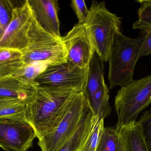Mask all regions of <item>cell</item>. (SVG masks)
Returning a JSON list of instances; mask_svg holds the SVG:
<instances>
[{"label": "cell", "mask_w": 151, "mask_h": 151, "mask_svg": "<svg viewBox=\"0 0 151 151\" xmlns=\"http://www.w3.org/2000/svg\"><path fill=\"white\" fill-rule=\"evenodd\" d=\"M79 92L72 89L38 86L35 99L26 106V118L39 140L56 126L66 113L72 98Z\"/></svg>", "instance_id": "6da1fadb"}, {"label": "cell", "mask_w": 151, "mask_h": 151, "mask_svg": "<svg viewBox=\"0 0 151 151\" xmlns=\"http://www.w3.org/2000/svg\"><path fill=\"white\" fill-rule=\"evenodd\" d=\"M145 33L131 38L121 32L116 34L108 59V78L110 89L122 87L133 80L134 71L140 57Z\"/></svg>", "instance_id": "7a4b0ae2"}, {"label": "cell", "mask_w": 151, "mask_h": 151, "mask_svg": "<svg viewBox=\"0 0 151 151\" xmlns=\"http://www.w3.org/2000/svg\"><path fill=\"white\" fill-rule=\"evenodd\" d=\"M122 18L109 11L104 2L92 1L84 24L95 53L103 62L108 61L116 34L121 32Z\"/></svg>", "instance_id": "3957f363"}, {"label": "cell", "mask_w": 151, "mask_h": 151, "mask_svg": "<svg viewBox=\"0 0 151 151\" xmlns=\"http://www.w3.org/2000/svg\"><path fill=\"white\" fill-rule=\"evenodd\" d=\"M151 103V74L121 87L114 99L118 119L116 131L119 133L122 128L136 121Z\"/></svg>", "instance_id": "277c9868"}, {"label": "cell", "mask_w": 151, "mask_h": 151, "mask_svg": "<svg viewBox=\"0 0 151 151\" xmlns=\"http://www.w3.org/2000/svg\"><path fill=\"white\" fill-rule=\"evenodd\" d=\"M22 52L26 64L42 63L52 66L67 62L62 36L46 32L34 17L28 34V44Z\"/></svg>", "instance_id": "5b68a950"}, {"label": "cell", "mask_w": 151, "mask_h": 151, "mask_svg": "<svg viewBox=\"0 0 151 151\" xmlns=\"http://www.w3.org/2000/svg\"><path fill=\"white\" fill-rule=\"evenodd\" d=\"M87 105L82 91L75 94L61 121L39 140L42 151H57L65 143L79 126Z\"/></svg>", "instance_id": "8992f818"}, {"label": "cell", "mask_w": 151, "mask_h": 151, "mask_svg": "<svg viewBox=\"0 0 151 151\" xmlns=\"http://www.w3.org/2000/svg\"><path fill=\"white\" fill-rule=\"evenodd\" d=\"M87 68H80L68 61L49 66L34 82L39 87L72 89L82 91L86 82Z\"/></svg>", "instance_id": "52a82bcc"}, {"label": "cell", "mask_w": 151, "mask_h": 151, "mask_svg": "<svg viewBox=\"0 0 151 151\" xmlns=\"http://www.w3.org/2000/svg\"><path fill=\"white\" fill-rule=\"evenodd\" d=\"M33 19L28 0L15 7L12 20L0 38V48L21 51L24 50L28 44V34Z\"/></svg>", "instance_id": "ba28073f"}, {"label": "cell", "mask_w": 151, "mask_h": 151, "mask_svg": "<svg viewBox=\"0 0 151 151\" xmlns=\"http://www.w3.org/2000/svg\"><path fill=\"white\" fill-rule=\"evenodd\" d=\"M62 38L67 61L80 68H87L95 51L84 23L76 24Z\"/></svg>", "instance_id": "9c48e42d"}, {"label": "cell", "mask_w": 151, "mask_h": 151, "mask_svg": "<svg viewBox=\"0 0 151 151\" xmlns=\"http://www.w3.org/2000/svg\"><path fill=\"white\" fill-rule=\"evenodd\" d=\"M35 137L36 133L30 123L0 119V147L4 151H28Z\"/></svg>", "instance_id": "30bf717a"}, {"label": "cell", "mask_w": 151, "mask_h": 151, "mask_svg": "<svg viewBox=\"0 0 151 151\" xmlns=\"http://www.w3.org/2000/svg\"><path fill=\"white\" fill-rule=\"evenodd\" d=\"M38 85L16 76L0 79V101L14 100L26 105L32 103L37 95Z\"/></svg>", "instance_id": "8fae6325"}, {"label": "cell", "mask_w": 151, "mask_h": 151, "mask_svg": "<svg viewBox=\"0 0 151 151\" xmlns=\"http://www.w3.org/2000/svg\"><path fill=\"white\" fill-rule=\"evenodd\" d=\"M33 17L40 26L49 33L61 36L57 0H28Z\"/></svg>", "instance_id": "7c38bea8"}, {"label": "cell", "mask_w": 151, "mask_h": 151, "mask_svg": "<svg viewBox=\"0 0 151 151\" xmlns=\"http://www.w3.org/2000/svg\"><path fill=\"white\" fill-rule=\"evenodd\" d=\"M92 118V112L87 105L79 126L71 136L57 151H77L86 140L90 131Z\"/></svg>", "instance_id": "4fadbf2b"}, {"label": "cell", "mask_w": 151, "mask_h": 151, "mask_svg": "<svg viewBox=\"0 0 151 151\" xmlns=\"http://www.w3.org/2000/svg\"><path fill=\"white\" fill-rule=\"evenodd\" d=\"M124 151H149L141 126L137 121L121 129Z\"/></svg>", "instance_id": "5bb4252c"}, {"label": "cell", "mask_w": 151, "mask_h": 151, "mask_svg": "<svg viewBox=\"0 0 151 151\" xmlns=\"http://www.w3.org/2000/svg\"><path fill=\"white\" fill-rule=\"evenodd\" d=\"M24 64L22 51L0 48V79L13 76Z\"/></svg>", "instance_id": "9a60e30c"}, {"label": "cell", "mask_w": 151, "mask_h": 151, "mask_svg": "<svg viewBox=\"0 0 151 151\" xmlns=\"http://www.w3.org/2000/svg\"><path fill=\"white\" fill-rule=\"evenodd\" d=\"M95 151H124L119 133L114 128L104 127Z\"/></svg>", "instance_id": "2e32d148"}, {"label": "cell", "mask_w": 151, "mask_h": 151, "mask_svg": "<svg viewBox=\"0 0 151 151\" xmlns=\"http://www.w3.org/2000/svg\"><path fill=\"white\" fill-rule=\"evenodd\" d=\"M0 119L28 122L26 118V105L14 100L0 101Z\"/></svg>", "instance_id": "e0dca14e"}, {"label": "cell", "mask_w": 151, "mask_h": 151, "mask_svg": "<svg viewBox=\"0 0 151 151\" xmlns=\"http://www.w3.org/2000/svg\"><path fill=\"white\" fill-rule=\"evenodd\" d=\"M104 127V120L93 116L91 129L86 140L77 151H95Z\"/></svg>", "instance_id": "ac0fdd59"}, {"label": "cell", "mask_w": 151, "mask_h": 151, "mask_svg": "<svg viewBox=\"0 0 151 151\" xmlns=\"http://www.w3.org/2000/svg\"><path fill=\"white\" fill-rule=\"evenodd\" d=\"M136 1L141 5L137 11L138 20L134 23L133 28L142 30L146 33L151 29V4L145 0Z\"/></svg>", "instance_id": "d6986e66"}, {"label": "cell", "mask_w": 151, "mask_h": 151, "mask_svg": "<svg viewBox=\"0 0 151 151\" xmlns=\"http://www.w3.org/2000/svg\"><path fill=\"white\" fill-rule=\"evenodd\" d=\"M49 66L42 63H35L26 64L22 66L13 76L21 78L29 82H34L35 80Z\"/></svg>", "instance_id": "ffe728a7"}, {"label": "cell", "mask_w": 151, "mask_h": 151, "mask_svg": "<svg viewBox=\"0 0 151 151\" xmlns=\"http://www.w3.org/2000/svg\"><path fill=\"white\" fill-rule=\"evenodd\" d=\"M15 8L11 1L0 0V38L12 20Z\"/></svg>", "instance_id": "44dd1931"}, {"label": "cell", "mask_w": 151, "mask_h": 151, "mask_svg": "<svg viewBox=\"0 0 151 151\" xmlns=\"http://www.w3.org/2000/svg\"><path fill=\"white\" fill-rule=\"evenodd\" d=\"M137 121L141 126L148 150L151 151V108L145 111Z\"/></svg>", "instance_id": "7402d4cb"}, {"label": "cell", "mask_w": 151, "mask_h": 151, "mask_svg": "<svg viewBox=\"0 0 151 151\" xmlns=\"http://www.w3.org/2000/svg\"><path fill=\"white\" fill-rule=\"evenodd\" d=\"M71 6L79 20V23H85L88 15L89 10L83 0H72Z\"/></svg>", "instance_id": "603a6c76"}, {"label": "cell", "mask_w": 151, "mask_h": 151, "mask_svg": "<svg viewBox=\"0 0 151 151\" xmlns=\"http://www.w3.org/2000/svg\"><path fill=\"white\" fill-rule=\"evenodd\" d=\"M151 54V29L145 33L140 51V57Z\"/></svg>", "instance_id": "cb8c5ba5"}]
</instances>
